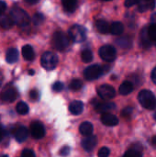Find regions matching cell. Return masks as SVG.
<instances>
[{"mask_svg":"<svg viewBox=\"0 0 156 157\" xmlns=\"http://www.w3.org/2000/svg\"><path fill=\"white\" fill-rule=\"evenodd\" d=\"M10 17H12L14 23L19 27H27L30 22V18L28 13L17 6L13 7L10 10Z\"/></svg>","mask_w":156,"mask_h":157,"instance_id":"cell-1","label":"cell"},{"mask_svg":"<svg viewBox=\"0 0 156 157\" xmlns=\"http://www.w3.org/2000/svg\"><path fill=\"white\" fill-rule=\"evenodd\" d=\"M139 102L146 109H154L156 108V97L150 90H142L138 96Z\"/></svg>","mask_w":156,"mask_h":157,"instance_id":"cell-2","label":"cell"},{"mask_svg":"<svg viewBox=\"0 0 156 157\" xmlns=\"http://www.w3.org/2000/svg\"><path fill=\"white\" fill-rule=\"evenodd\" d=\"M52 44L56 50L64 51L69 45V37L62 31H56L52 36Z\"/></svg>","mask_w":156,"mask_h":157,"instance_id":"cell-3","label":"cell"},{"mask_svg":"<svg viewBox=\"0 0 156 157\" xmlns=\"http://www.w3.org/2000/svg\"><path fill=\"white\" fill-rule=\"evenodd\" d=\"M40 63L44 69H46L48 71L52 70L58 64V57L55 53H53L51 52H46L41 56Z\"/></svg>","mask_w":156,"mask_h":157,"instance_id":"cell-4","label":"cell"},{"mask_svg":"<svg viewBox=\"0 0 156 157\" xmlns=\"http://www.w3.org/2000/svg\"><path fill=\"white\" fill-rule=\"evenodd\" d=\"M69 38L74 42H82L86 39V29L80 25H74L69 29Z\"/></svg>","mask_w":156,"mask_h":157,"instance_id":"cell-5","label":"cell"},{"mask_svg":"<svg viewBox=\"0 0 156 157\" xmlns=\"http://www.w3.org/2000/svg\"><path fill=\"white\" fill-rule=\"evenodd\" d=\"M103 67H101L98 64H93L88 66L85 71H84V75L85 78L87 80H96L99 78V76L103 74Z\"/></svg>","mask_w":156,"mask_h":157,"instance_id":"cell-6","label":"cell"},{"mask_svg":"<svg viewBox=\"0 0 156 157\" xmlns=\"http://www.w3.org/2000/svg\"><path fill=\"white\" fill-rule=\"evenodd\" d=\"M99 55L106 62H113L116 59L117 52L113 46L104 45L99 49Z\"/></svg>","mask_w":156,"mask_h":157,"instance_id":"cell-7","label":"cell"},{"mask_svg":"<svg viewBox=\"0 0 156 157\" xmlns=\"http://www.w3.org/2000/svg\"><path fill=\"white\" fill-rule=\"evenodd\" d=\"M30 134L34 139H41L45 135V128L40 121H33L30 124Z\"/></svg>","mask_w":156,"mask_h":157,"instance_id":"cell-8","label":"cell"},{"mask_svg":"<svg viewBox=\"0 0 156 157\" xmlns=\"http://www.w3.org/2000/svg\"><path fill=\"white\" fill-rule=\"evenodd\" d=\"M98 96L103 99H111L115 97L116 92L113 86L109 85H102L97 88Z\"/></svg>","mask_w":156,"mask_h":157,"instance_id":"cell-9","label":"cell"},{"mask_svg":"<svg viewBox=\"0 0 156 157\" xmlns=\"http://www.w3.org/2000/svg\"><path fill=\"white\" fill-rule=\"evenodd\" d=\"M17 97V91L12 86H7L0 94V98L4 102H13Z\"/></svg>","mask_w":156,"mask_h":157,"instance_id":"cell-10","label":"cell"},{"mask_svg":"<svg viewBox=\"0 0 156 157\" xmlns=\"http://www.w3.org/2000/svg\"><path fill=\"white\" fill-rule=\"evenodd\" d=\"M97 138L95 135H88L82 141V147L86 152H91L94 150V148L97 146Z\"/></svg>","mask_w":156,"mask_h":157,"instance_id":"cell-11","label":"cell"},{"mask_svg":"<svg viewBox=\"0 0 156 157\" xmlns=\"http://www.w3.org/2000/svg\"><path fill=\"white\" fill-rule=\"evenodd\" d=\"M101 121L106 126H116L119 124V119L115 115L111 113H108V112H105L102 114Z\"/></svg>","mask_w":156,"mask_h":157,"instance_id":"cell-12","label":"cell"},{"mask_svg":"<svg viewBox=\"0 0 156 157\" xmlns=\"http://www.w3.org/2000/svg\"><path fill=\"white\" fill-rule=\"evenodd\" d=\"M29 136V131L26 127L24 126H19L17 127L15 132H14V137L18 143L24 142Z\"/></svg>","mask_w":156,"mask_h":157,"instance_id":"cell-13","label":"cell"},{"mask_svg":"<svg viewBox=\"0 0 156 157\" xmlns=\"http://www.w3.org/2000/svg\"><path fill=\"white\" fill-rule=\"evenodd\" d=\"M138 10L140 12H145L147 10L154 9L155 6V0H138Z\"/></svg>","mask_w":156,"mask_h":157,"instance_id":"cell-14","label":"cell"},{"mask_svg":"<svg viewBox=\"0 0 156 157\" xmlns=\"http://www.w3.org/2000/svg\"><path fill=\"white\" fill-rule=\"evenodd\" d=\"M115 108L116 105L112 102H101V103H97L95 109L98 113H105L113 110Z\"/></svg>","mask_w":156,"mask_h":157,"instance_id":"cell-15","label":"cell"},{"mask_svg":"<svg viewBox=\"0 0 156 157\" xmlns=\"http://www.w3.org/2000/svg\"><path fill=\"white\" fill-rule=\"evenodd\" d=\"M83 109H84V104L83 102L78 100L73 101L69 106V110L74 115H79L80 113H82Z\"/></svg>","mask_w":156,"mask_h":157,"instance_id":"cell-16","label":"cell"},{"mask_svg":"<svg viewBox=\"0 0 156 157\" xmlns=\"http://www.w3.org/2000/svg\"><path fill=\"white\" fill-rule=\"evenodd\" d=\"M22 55L26 61H32L35 58V52L30 45H25L22 47Z\"/></svg>","mask_w":156,"mask_h":157,"instance_id":"cell-17","label":"cell"},{"mask_svg":"<svg viewBox=\"0 0 156 157\" xmlns=\"http://www.w3.org/2000/svg\"><path fill=\"white\" fill-rule=\"evenodd\" d=\"M18 59V52L16 48H10L6 52V61L8 63H13Z\"/></svg>","mask_w":156,"mask_h":157,"instance_id":"cell-18","label":"cell"},{"mask_svg":"<svg viewBox=\"0 0 156 157\" xmlns=\"http://www.w3.org/2000/svg\"><path fill=\"white\" fill-rule=\"evenodd\" d=\"M96 28L98 30V32H100L102 34H107L108 32H109V24L104 19L97 20Z\"/></svg>","mask_w":156,"mask_h":157,"instance_id":"cell-19","label":"cell"},{"mask_svg":"<svg viewBox=\"0 0 156 157\" xmlns=\"http://www.w3.org/2000/svg\"><path fill=\"white\" fill-rule=\"evenodd\" d=\"M133 90V85L130 81H125L123 82L120 86V94L123 96H127L131 94Z\"/></svg>","mask_w":156,"mask_h":157,"instance_id":"cell-20","label":"cell"},{"mask_svg":"<svg viewBox=\"0 0 156 157\" xmlns=\"http://www.w3.org/2000/svg\"><path fill=\"white\" fill-rule=\"evenodd\" d=\"M123 30H124V26L121 22H119V21L113 22L111 26L109 27V31L113 35H120L122 34Z\"/></svg>","mask_w":156,"mask_h":157,"instance_id":"cell-21","label":"cell"},{"mask_svg":"<svg viewBox=\"0 0 156 157\" xmlns=\"http://www.w3.org/2000/svg\"><path fill=\"white\" fill-rule=\"evenodd\" d=\"M141 43L143 48H149L152 43L148 36V28H144L141 32Z\"/></svg>","mask_w":156,"mask_h":157,"instance_id":"cell-22","label":"cell"},{"mask_svg":"<svg viewBox=\"0 0 156 157\" xmlns=\"http://www.w3.org/2000/svg\"><path fill=\"white\" fill-rule=\"evenodd\" d=\"M79 131H80L81 134L84 135V136L91 135L92 132H93V125H92L90 122H88V121L83 122V123L80 125Z\"/></svg>","mask_w":156,"mask_h":157,"instance_id":"cell-23","label":"cell"},{"mask_svg":"<svg viewBox=\"0 0 156 157\" xmlns=\"http://www.w3.org/2000/svg\"><path fill=\"white\" fill-rule=\"evenodd\" d=\"M14 24L15 23L10 16H4L0 18V26L5 29H10L11 27H13Z\"/></svg>","mask_w":156,"mask_h":157,"instance_id":"cell-24","label":"cell"},{"mask_svg":"<svg viewBox=\"0 0 156 157\" xmlns=\"http://www.w3.org/2000/svg\"><path fill=\"white\" fill-rule=\"evenodd\" d=\"M62 4L67 12H73L77 6V0H62Z\"/></svg>","mask_w":156,"mask_h":157,"instance_id":"cell-25","label":"cell"},{"mask_svg":"<svg viewBox=\"0 0 156 157\" xmlns=\"http://www.w3.org/2000/svg\"><path fill=\"white\" fill-rule=\"evenodd\" d=\"M16 110L17 113L21 114V115H25L29 112V106L24 103V102H18L17 104V107H16Z\"/></svg>","mask_w":156,"mask_h":157,"instance_id":"cell-26","label":"cell"},{"mask_svg":"<svg viewBox=\"0 0 156 157\" xmlns=\"http://www.w3.org/2000/svg\"><path fill=\"white\" fill-rule=\"evenodd\" d=\"M81 58L85 63H90L93 60V53L90 50H84L81 53Z\"/></svg>","mask_w":156,"mask_h":157,"instance_id":"cell-27","label":"cell"},{"mask_svg":"<svg viewBox=\"0 0 156 157\" xmlns=\"http://www.w3.org/2000/svg\"><path fill=\"white\" fill-rule=\"evenodd\" d=\"M148 36L154 43L156 41V24L152 23V25L148 28Z\"/></svg>","mask_w":156,"mask_h":157,"instance_id":"cell-28","label":"cell"},{"mask_svg":"<svg viewBox=\"0 0 156 157\" xmlns=\"http://www.w3.org/2000/svg\"><path fill=\"white\" fill-rule=\"evenodd\" d=\"M44 20H45V17L41 13H36L32 17V22L36 26L41 25L44 22Z\"/></svg>","mask_w":156,"mask_h":157,"instance_id":"cell-29","label":"cell"},{"mask_svg":"<svg viewBox=\"0 0 156 157\" xmlns=\"http://www.w3.org/2000/svg\"><path fill=\"white\" fill-rule=\"evenodd\" d=\"M82 86H83V83L79 79H74V80H72V82L70 83V86H69L70 89H72L74 91L79 90Z\"/></svg>","mask_w":156,"mask_h":157,"instance_id":"cell-30","label":"cell"},{"mask_svg":"<svg viewBox=\"0 0 156 157\" xmlns=\"http://www.w3.org/2000/svg\"><path fill=\"white\" fill-rule=\"evenodd\" d=\"M142 155H143L142 152L137 151V150H134V149H131V148L124 154V156L129 157H141Z\"/></svg>","mask_w":156,"mask_h":157,"instance_id":"cell-31","label":"cell"},{"mask_svg":"<svg viewBox=\"0 0 156 157\" xmlns=\"http://www.w3.org/2000/svg\"><path fill=\"white\" fill-rule=\"evenodd\" d=\"M117 43L120 45V46H121V47H123V48H126L127 46H130V40H128V38H120V39H119L118 40H117Z\"/></svg>","mask_w":156,"mask_h":157,"instance_id":"cell-32","label":"cell"},{"mask_svg":"<svg viewBox=\"0 0 156 157\" xmlns=\"http://www.w3.org/2000/svg\"><path fill=\"white\" fill-rule=\"evenodd\" d=\"M109 154H110V151H109V149L108 148H107V147H102L99 151H98V156L99 157H107L109 155Z\"/></svg>","mask_w":156,"mask_h":157,"instance_id":"cell-33","label":"cell"},{"mask_svg":"<svg viewBox=\"0 0 156 157\" xmlns=\"http://www.w3.org/2000/svg\"><path fill=\"white\" fill-rule=\"evenodd\" d=\"M132 111H133V109H132L131 107H127V108H125V109L122 110L121 115H122L124 118H129V117H131V115L132 114Z\"/></svg>","mask_w":156,"mask_h":157,"instance_id":"cell-34","label":"cell"},{"mask_svg":"<svg viewBox=\"0 0 156 157\" xmlns=\"http://www.w3.org/2000/svg\"><path fill=\"white\" fill-rule=\"evenodd\" d=\"M21 156L24 157H34L35 154L32 150L30 149H25L22 153H21Z\"/></svg>","mask_w":156,"mask_h":157,"instance_id":"cell-35","label":"cell"},{"mask_svg":"<svg viewBox=\"0 0 156 157\" xmlns=\"http://www.w3.org/2000/svg\"><path fill=\"white\" fill-rule=\"evenodd\" d=\"M52 89L56 92L62 91L63 89V84L61 82H56L53 86H52Z\"/></svg>","mask_w":156,"mask_h":157,"instance_id":"cell-36","label":"cell"},{"mask_svg":"<svg viewBox=\"0 0 156 157\" xmlns=\"http://www.w3.org/2000/svg\"><path fill=\"white\" fill-rule=\"evenodd\" d=\"M69 152H70V148L68 146H64L60 150V155L62 156H65V155H67L69 154Z\"/></svg>","mask_w":156,"mask_h":157,"instance_id":"cell-37","label":"cell"},{"mask_svg":"<svg viewBox=\"0 0 156 157\" xmlns=\"http://www.w3.org/2000/svg\"><path fill=\"white\" fill-rule=\"evenodd\" d=\"M138 0H125V6L131 7L134 5H137Z\"/></svg>","mask_w":156,"mask_h":157,"instance_id":"cell-38","label":"cell"},{"mask_svg":"<svg viewBox=\"0 0 156 157\" xmlns=\"http://www.w3.org/2000/svg\"><path fill=\"white\" fill-rule=\"evenodd\" d=\"M6 4L4 1H0V16L6 11Z\"/></svg>","mask_w":156,"mask_h":157,"instance_id":"cell-39","label":"cell"},{"mask_svg":"<svg viewBox=\"0 0 156 157\" xmlns=\"http://www.w3.org/2000/svg\"><path fill=\"white\" fill-rule=\"evenodd\" d=\"M29 97H30V98L33 99V100L37 99V98H38V92H37L36 90L30 91V92H29Z\"/></svg>","mask_w":156,"mask_h":157,"instance_id":"cell-40","label":"cell"},{"mask_svg":"<svg viewBox=\"0 0 156 157\" xmlns=\"http://www.w3.org/2000/svg\"><path fill=\"white\" fill-rule=\"evenodd\" d=\"M152 80L154 81V83L156 85V67L153 70V72H152Z\"/></svg>","mask_w":156,"mask_h":157,"instance_id":"cell-41","label":"cell"},{"mask_svg":"<svg viewBox=\"0 0 156 157\" xmlns=\"http://www.w3.org/2000/svg\"><path fill=\"white\" fill-rule=\"evenodd\" d=\"M4 136H5V131H4V129H3V127L0 125V142L3 140V138H4Z\"/></svg>","mask_w":156,"mask_h":157,"instance_id":"cell-42","label":"cell"},{"mask_svg":"<svg viewBox=\"0 0 156 157\" xmlns=\"http://www.w3.org/2000/svg\"><path fill=\"white\" fill-rule=\"evenodd\" d=\"M151 21H152V23L156 24V13H154V14L151 16Z\"/></svg>","mask_w":156,"mask_h":157,"instance_id":"cell-43","label":"cell"},{"mask_svg":"<svg viewBox=\"0 0 156 157\" xmlns=\"http://www.w3.org/2000/svg\"><path fill=\"white\" fill-rule=\"evenodd\" d=\"M38 1H39V0H25V2H26V3L30 4V5H34V4L38 3Z\"/></svg>","mask_w":156,"mask_h":157,"instance_id":"cell-44","label":"cell"},{"mask_svg":"<svg viewBox=\"0 0 156 157\" xmlns=\"http://www.w3.org/2000/svg\"><path fill=\"white\" fill-rule=\"evenodd\" d=\"M152 144L156 148V136L153 137V139H152Z\"/></svg>","mask_w":156,"mask_h":157,"instance_id":"cell-45","label":"cell"},{"mask_svg":"<svg viewBox=\"0 0 156 157\" xmlns=\"http://www.w3.org/2000/svg\"><path fill=\"white\" fill-rule=\"evenodd\" d=\"M2 79H3V77H2V75L0 74V86H1V83H2Z\"/></svg>","mask_w":156,"mask_h":157,"instance_id":"cell-46","label":"cell"},{"mask_svg":"<svg viewBox=\"0 0 156 157\" xmlns=\"http://www.w3.org/2000/svg\"><path fill=\"white\" fill-rule=\"evenodd\" d=\"M29 75H34V71H30L29 72Z\"/></svg>","mask_w":156,"mask_h":157,"instance_id":"cell-47","label":"cell"},{"mask_svg":"<svg viewBox=\"0 0 156 157\" xmlns=\"http://www.w3.org/2000/svg\"><path fill=\"white\" fill-rule=\"evenodd\" d=\"M154 120H155V121H156V112H155V113H154Z\"/></svg>","mask_w":156,"mask_h":157,"instance_id":"cell-48","label":"cell"},{"mask_svg":"<svg viewBox=\"0 0 156 157\" xmlns=\"http://www.w3.org/2000/svg\"><path fill=\"white\" fill-rule=\"evenodd\" d=\"M105 1H110V0H105Z\"/></svg>","mask_w":156,"mask_h":157,"instance_id":"cell-49","label":"cell"},{"mask_svg":"<svg viewBox=\"0 0 156 157\" xmlns=\"http://www.w3.org/2000/svg\"><path fill=\"white\" fill-rule=\"evenodd\" d=\"M154 44H155V46H156V41H155V42H154Z\"/></svg>","mask_w":156,"mask_h":157,"instance_id":"cell-50","label":"cell"}]
</instances>
